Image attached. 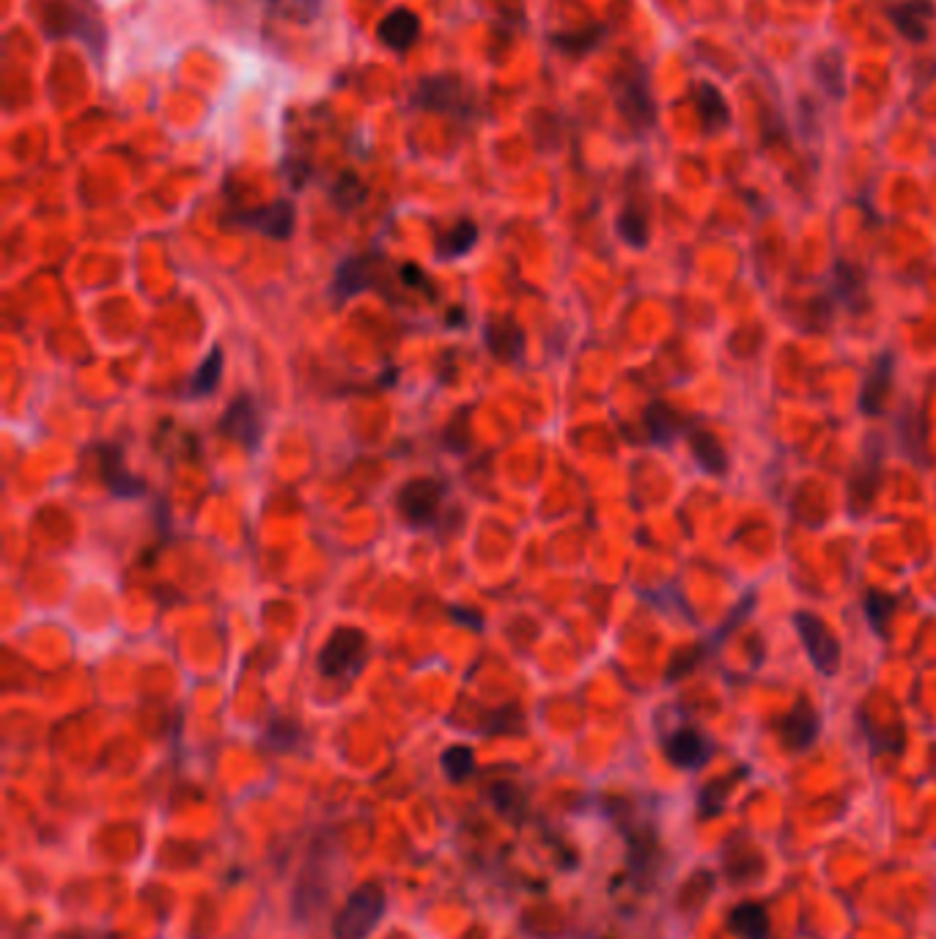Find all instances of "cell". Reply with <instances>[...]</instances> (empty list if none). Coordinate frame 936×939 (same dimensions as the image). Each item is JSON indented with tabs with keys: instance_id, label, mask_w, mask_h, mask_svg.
<instances>
[{
	"instance_id": "obj_1",
	"label": "cell",
	"mask_w": 936,
	"mask_h": 939,
	"mask_svg": "<svg viewBox=\"0 0 936 939\" xmlns=\"http://www.w3.org/2000/svg\"><path fill=\"white\" fill-rule=\"evenodd\" d=\"M39 26L47 39H78L97 61H102L108 31L83 0H44Z\"/></svg>"
},
{
	"instance_id": "obj_2",
	"label": "cell",
	"mask_w": 936,
	"mask_h": 939,
	"mask_svg": "<svg viewBox=\"0 0 936 939\" xmlns=\"http://www.w3.org/2000/svg\"><path fill=\"white\" fill-rule=\"evenodd\" d=\"M385 909H388V896H385L382 885H360V888L347 898V903H343L341 912L336 915V920H332V937L368 939L371 931L379 926V920H382Z\"/></svg>"
},
{
	"instance_id": "obj_3",
	"label": "cell",
	"mask_w": 936,
	"mask_h": 939,
	"mask_svg": "<svg viewBox=\"0 0 936 939\" xmlns=\"http://www.w3.org/2000/svg\"><path fill=\"white\" fill-rule=\"evenodd\" d=\"M412 102L426 110H440L454 119H472L478 113V94L459 74H431L420 80Z\"/></svg>"
},
{
	"instance_id": "obj_4",
	"label": "cell",
	"mask_w": 936,
	"mask_h": 939,
	"mask_svg": "<svg viewBox=\"0 0 936 939\" xmlns=\"http://www.w3.org/2000/svg\"><path fill=\"white\" fill-rule=\"evenodd\" d=\"M448 498V483L437 478H412L396 495V509L409 528H435L440 525L442 506Z\"/></svg>"
},
{
	"instance_id": "obj_5",
	"label": "cell",
	"mask_w": 936,
	"mask_h": 939,
	"mask_svg": "<svg viewBox=\"0 0 936 939\" xmlns=\"http://www.w3.org/2000/svg\"><path fill=\"white\" fill-rule=\"evenodd\" d=\"M613 94H616L618 110L635 130H648L657 121V108H654L651 89H648V72L637 61L624 63L613 80Z\"/></svg>"
},
{
	"instance_id": "obj_6",
	"label": "cell",
	"mask_w": 936,
	"mask_h": 939,
	"mask_svg": "<svg viewBox=\"0 0 936 939\" xmlns=\"http://www.w3.org/2000/svg\"><path fill=\"white\" fill-rule=\"evenodd\" d=\"M368 659V638L357 627H336L327 643L321 646L319 665L321 676L327 679H352Z\"/></svg>"
},
{
	"instance_id": "obj_7",
	"label": "cell",
	"mask_w": 936,
	"mask_h": 939,
	"mask_svg": "<svg viewBox=\"0 0 936 939\" xmlns=\"http://www.w3.org/2000/svg\"><path fill=\"white\" fill-rule=\"evenodd\" d=\"M794 629H797L807 657H810V662L816 665L818 673H824V676L838 673L844 651H840V643H838V638H835L833 629H829L822 618L813 616V612H807V610L794 612Z\"/></svg>"
},
{
	"instance_id": "obj_8",
	"label": "cell",
	"mask_w": 936,
	"mask_h": 939,
	"mask_svg": "<svg viewBox=\"0 0 936 939\" xmlns=\"http://www.w3.org/2000/svg\"><path fill=\"white\" fill-rule=\"evenodd\" d=\"M385 270H388V259L379 250L349 256L338 264L332 294H336V300H349V297L362 294V291L377 289V286H382V278L388 276Z\"/></svg>"
},
{
	"instance_id": "obj_9",
	"label": "cell",
	"mask_w": 936,
	"mask_h": 939,
	"mask_svg": "<svg viewBox=\"0 0 936 939\" xmlns=\"http://www.w3.org/2000/svg\"><path fill=\"white\" fill-rule=\"evenodd\" d=\"M218 431L226 440L239 442L245 451L253 453L265 440V421H261V410L256 404L253 396L242 393L228 404V410L220 418Z\"/></svg>"
},
{
	"instance_id": "obj_10",
	"label": "cell",
	"mask_w": 936,
	"mask_h": 939,
	"mask_svg": "<svg viewBox=\"0 0 936 939\" xmlns=\"http://www.w3.org/2000/svg\"><path fill=\"white\" fill-rule=\"evenodd\" d=\"M882 476V440L879 437H870V446H865L863 462L857 464V470L848 478V509H852L854 517L863 515L865 509H870L874 503L876 487H879Z\"/></svg>"
},
{
	"instance_id": "obj_11",
	"label": "cell",
	"mask_w": 936,
	"mask_h": 939,
	"mask_svg": "<svg viewBox=\"0 0 936 939\" xmlns=\"http://www.w3.org/2000/svg\"><path fill=\"white\" fill-rule=\"evenodd\" d=\"M97 459H99V476H102L104 487L110 489L113 498H119V500L143 498L146 481L127 470L125 453H121L119 446H99Z\"/></svg>"
},
{
	"instance_id": "obj_12",
	"label": "cell",
	"mask_w": 936,
	"mask_h": 939,
	"mask_svg": "<svg viewBox=\"0 0 936 939\" xmlns=\"http://www.w3.org/2000/svg\"><path fill=\"white\" fill-rule=\"evenodd\" d=\"M237 223L245 226V229H253L259 234L269 239H291L297 226V209L291 201H275L269 207H256L248 209V212L237 214Z\"/></svg>"
},
{
	"instance_id": "obj_13",
	"label": "cell",
	"mask_w": 936,
	"mask_h": 939,
	"mask_svg": "<svg viewBox=\"0 0 936 939\" xmlns=\"http://www.w3.org/2000/svg\"><path fill=\"white\" fill-rule=\"evenodd\" d=\"M893 371H895V358L890 352H882L879 358L870 363L868 374L863 379V388H859V410L865 416L876 418L885 412L887 396L893 390Z\"/></svg>"
},
{
	"instance_id": "obj_14",
	"label": "cell",
	"mask_w": 936,
	"mask_h": 939,
	"mask_svg": "<svg viewBox=\"0 0 936 939\" xmlns=\"http://www.w3.org/2000/svg\"><path fill=\"white\" fill-rule=\"evenodd\" d=\"M484 343L500 363H517L525 354V332L511 317H491L484 324Z\"/></svg>"
},
{
	"instance_id": "obj_15",
	"label": "cell",
	"mask_w": 936,
	"mask_h": 939,
	"mask_svg": "<svg viewBox=\"0 0 936 939\" xmlns=\"http://www.w3.org/2000/svg\"><path fill=\"white\" fill-rule=\"evenodd\" d=\"M936 17L934 0H900L890 9V20L909 42L920 44L928 39V28Z\"/></svg>"
},
{
	"instance_id": "obj_16",
	"label": "cell",
	"mask_w": 936,
	"mask_h": 939,
	"mask_svg": "<svg viewBox=\"0 0 936 939\" xmlns=\"http://www.w3.org/2000/svg\"><path fill=\"white\" fill-rule=\"evenodd\" d=\"M377 37H379V42L385 44V48H390L396 52H407L415 42H418V37H420L418 14H415V11H409V9H404V6H399V9H394V11H388V14H385V20L379 22Z\"/></svg>"
},
{
	"instance_id": "obj_17",
	"label": "cell",
	"mask_w": 936,
	"mask_h": 939,
	"mask_svg": "<svg viewBox=\"0 0 936 939\" xmlns=\"http://www.w3.org/2000/svg\"><path fill=\"white\" fill-rule=\"evenodd\" d=\"M665 750L678 769H698L711 758V742L695 728H678Z\"/></svg>"
},
{
	"instance_id": "obj_18",
	"label": "cell",
	"mask_w": 936,
	"mask_h": 939,
	"mask_svg": "<svg viewBox=\"0 0 936 939\" xmlns=\"http://www.w3.org/2000/svg\"><path fill=\"white\" fill-rule=\"evenodd\" d=\"M818 731H822V720H818L816 709L807 701L797 703V709L783 717L780 722V737L791 750L810 748L818 739Z\"/></svg>"
},
{
	"instance_id": "obj_19",
	"label": "cell",
	"mask_w": 936,
	"mask_h": 939,
	"mask_svg": "<svg viewBox=\"0 0 936 939\" xmlns=\"http://www.w3.org/2000/svg\"><path fill=\"white\" fill-rule=\"evenodd\" d=\"M695 104L700 110V119H704L706 130H725L730 124V108L725 102L723 91L711 83H698L695 86Z\"/></svg>"
},
{
	"instance_id": "obj_20",
	"label": "cell",
	"mask_w": 936,
	"mask_h": 939,
	"mask_svg": "<svg viewBox=\"0 0 936 939\" xmlns=\"http://www.w3.org/2000/svg\"><path fill=\"white\" fill-rule=\"evenodd\" d=\"M478 237H481V231H478V226L472 223V220H459L454 229L442 231L440 239H437V259L440 261L461 259V256H467L472 248H476Z\"/></svg>"
},
{
	"instance_id": "obj_21",
	"label": "cell",
	"mask_w": 936,
	"mask_h": 939,
	"mask_svg": "<svg viewBox=\"0 0 936 939\" xmlns=\"http://www.w3.org/2000/svg\"><path fill=\"white\" fill-rule=\"evenodd\" d=\"M728 929L741 939H764L769 935V915L760 903H739L728 915Z\"/></svg>"
},
{
	"instance_id": "obj_22",
	"label": "cell",
	"mask_w": 936,
	"mask_h": 939,
	"mask_svg": "<svg viewBox=\"0 0 936 939\" xmlns=\"http://www.w3.org/2000/svg\"><path fill=\"white\" fill-rule=\"evenodd\" d=\"M689 446H693L695 462L704 468V472H711V476H723L728 470V457H725V448L719 446V440L709 431L698 429L689 437Z\"/></svg>"
},
{
	"instance_id": "obj_23",
	"label": "cell",
	"mask_w": 936,
	"mask_h": 939,
	"mask_svg": "<svg viewBox=\"0 0 936 939\" xmlns=\"http://www.w3.org/2000/svg\"><path fill=\"white\" fill-rule=\"evenodd\" d=\"M223 349L215 347L212 352L207 354V358L201 360V366L196 369V374L190 379V390H187V396H192V399H207V396H212L215 390L220 388V377H223Z\"/></svg>"
},
{
	"instance_id": "obj_24",
	"label": "cell",
	"mask_w": 936,
	"mask_h": 939,
	"mask_svg": "<svg viewBox=\"0 0 936 939\" xmlns=\"http://www.w3.org/2000/svg\"><path fill=\"white\" fill-rule=\"evenodd\" d=\"M646 429L657 446H668V442L676 440L678 431H681V418H678L668 404L657 401V404H648Z\"/></svg>"
},
{
	"instance_id": "obj_25",
	"label": "cell",
	"mask_w": 936,
	"mask_h": 939,
	"mask_svg": "<svg viewBox=\"0 0 936 939\" xmlns=\"http://www.w3.org/2000/svg\"><path fill=\"white\" fill-rule=\"evenodd\" d=\"M813 72H816V80L822 83V89H827L833 97H844L846 69H844V58H840L838 52L835 50L824 52V56L816 61V67H813Z\"/></svg>"
},
{
	"instance_id": "obj_26",
	"label": "cell",
	"mask_w": 936,
	"mask_h": 939,
	"mask_svg": "<svg viewBox=\"0 0 936 939\" xmlns=\"http://www.w3.org/2000/svg\"><path fill=\"white\" fill-rule=\"evenodd\" d=\"M601 39H605V28L590 26L575 33H555V37H549V42L560 52H566V56H585V52L599 48Z\"/></svg>"
},
{
	"instance_id": "obj_27",
	"label": "cell",
	"mask_w": 936,
	"mask_h": 939,
	"mask_svg": "<svg viewBox=\"0 0 936 939\" xmlns=\"http://www.w3.org/2000/svg\"><path fill=\"white\" fill-rule=\"evenodd\" d=\"M618 234L626 244H631V248H646L648 244V220L646 214L640 212L637 207H626L621 214H618Z\"/></svg>"
},
{
	"instance_id": "obj_28",
	"label": "cell",
	"mask_w": 936,
	"mask_h": 939,
	"mask_svg": "<svg viewBox=\"0 0 936 939\" xmlns=\"http://www.w3.org/2000/svg\"><path fill=\"white\" fill-rule=\"evenodd\" d=\"M442 769H446L450 780H467L476 772V756L465 745H454V748L442 752Z\"/></svg>"
},
{
	"instance_id": "obj_29",
	"label": "cell",
	"mask_w": 936,
	"mask_h": 939,
	"mask_svg": "<svg viewBox=\"0 0 936 939\" xmlns=\"http://www.w3.org/2000/svg\"><path fill=\"white\" fill-rule=\"evenodd\" d=\"M895 610V599L887 597V593L870 591L865 593V616H868L870 627L879 635H887V623H890V616Z\"/></svg>"
},
{
	"instance_id": "obj_30",
	"label": "cell",
	"mask_w": 936,
	"mask_h": 939,
	"mask_svg": "<svg viewBox=\"0 0 936 939\" xmlns=\"http://www.w3.org/2000/svg\"><path fill=\"white\" fill-rule=\"evenodd\" d=\"M470 437H472V429H470V412H459V416L450 421V426L446 429V434H442V442H446L448 451H467L470 448Z\"/></svg>"
},
{
	"instance_id": "obj_31",
	"label": "cell",
	"mask_w": 936,
	"mask_h": 939,
	"mask_svg": "<svg viewBox=\"0 0 936 939\" xmlns=\"http://www.w3.org/2000/svg\"><path fill=\"white\" fill-rule=\"evenodd\" d=\"M265 739L272 750H289V748H295V742L300 739V728H297L291 720H275V722H269Z\"/></svg>"
},
{
	"instance_id": "obj_32",
	"label": "cell",
	"mask_w": 936,
	"mask_h": 939,
	"mask_svg": "<svg viewBox=\"0 0 936 939\" xmlns=\"http://www.w3.org/2000/svg\"><path fill=\"white\" fill-rule=\"evenodd\" d=\"M332 198H336V203L341 209H355L357 203L366 201V188L357 182V177H352V173H343L336 188H332Z\"/></svg>"
},
{
	"instance_id": "obj_33",
	"label": "cell",
	"mask_w": 936,
	"mask_h": 939,
	"mask_svg": "<svg viewBox=\"0 0 936 939\" xmlns=\"http://www.w3.org/2000/svg\"><path fill=\"white\" fill-rule=\"evenodd\" d=\"M396 272H399V281L404 286H407V289L420 291V294H426V297H429V300H431V297H435V286H431L429 276H426L424 267H418V264H401Z\"/></svg>"
},
{
	"instance_id": "obj_34",
	"label": "cell",
	"mask_w": 936,
	"mask_h": 939,
	"mask_svg": "<svg viewBox=\"0 0 936 939\" xmlns=\"http://www.w3.org/2000/svg\"><path fill=\"white\" fill-rule=\"evenodd\" d=\"M519 726H522V715H519L517 706H508V709H497L495 715L489 717L487 728L491 733H502V731H519Z\"/></svg>"
},
{
	"instance_id": "obj_35",
	"label": "cell",
	"mask_w": 936,
	"mask_h": 939,
	"mask_svg": "<svg viewBox=\"0 0 936 939\" xmlns=\"http://www.w3.org/2000/svg\"><path fill=\"white\" fill-rule=\"evenodd\" d=\"M272 3H280L289 14L302 17V20H313L321 11V0H272Z\"/></svg>"
},
{
	"instance_id": "obj_36",
	"label": "cell",
	"mask_w": 936,
	"mask_h": 939,
	"mask_svg": "<svg viewBox=\"0 0 936 939\" xmlns=\"http://www.w3.org/2000/svg\"><path fill=\"white\" fill-rule=\"evenodd\" d=\"M450 616L456 618V621H467V627H481V616L478 612H467V610H459V608H450Z\"/></svg>"
}]
</instances>
